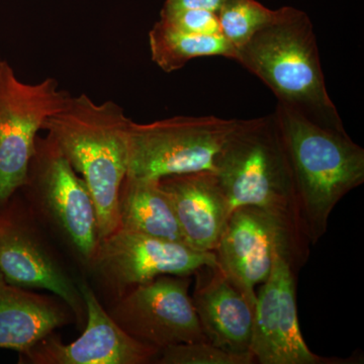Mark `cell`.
Instances as JSON below:
<instances>
[{
	"mask_svg": "<svg viewBox=\"0 0 364 364\" xmlns=\"http://www.w3.org/2000/svg\"><path fill=\"white\" fill-rule=\"evenodd\" d=\"M132 122L121 105L112 100L97 105L82 93L71 97L43 126L90 189L97 210L98 241L119 228Z\"/></svg>",
	"mask_w": 364,
	"mask_h": 364,
	"instance_id": "cell-1",
	"label": "cell"
},
{
	"mask_svg": "<svg viewBox=\"0 0 364 364\" xmlns=\"http://www.w3.org/2000/svg\"><path fill=\"white\" fill-rule=\"evenodd\" d=\"M235 61L267 85L279 104L320 126L345 131L326 87L312 21L303 11L284 6L279 20L237 49Z\"/></svg>",
	"mask_w": 364,
	"mask_h": 364,
	"instance_id": "cell-2",
	"label": "cell"
},
{
	"mask_svg": "<svg viewBox=\"0 0 364 364\" xmlns=\"http://www.w3.org/2000/svg\"><path fill=\"white\" fill-rule=\"evenodd\" d=\"M215 174L231 212L240 207L260 208L310 245L293 170L274 112L238 119L218 155Z\"/></svg>",
	"mask_w": 364,
	"mask_h": 364,
	"instance_id": "cell-3",
	"label": "cell"
},
{
	"mask_svg": "<svg viewBox=\"0 0 364 364\" xmlns=\"http://www.w3.org/2000/svg\"><path fill=\"white\" fill-rule=\"evenodd\" d=\"M298 193L308 240L315 245L327 232L340 200L364 182V150L346 131L314 123L277 102L274 112Z\"/></svg>",
	"mask_w": 364,
	"mask_h": 364,
	"instance_id": "cell-4",
	"label": "cell"
},
{
	"mask_svg": "<svg viewBox=\"0 0 364 364\" xmlns=\"http://www.w3.org/2000/svg\"><path fill=\"white\" fill-rule=\"evenodd\" d=\"M238 119L174 117L150 124L132 122L127 176L163 177L215 172V160Z\"/></svg>",
	"mask_w": 364,
	"mask_h": 364,
	"instance_id": "cell-5",
	"label": "cell"
},
{
	"mask_svg": "<svg viewBox=\"0 0 364 364\" xmlns=\"http://www.w3.org/2000/svg\"><path fill=\"white\" fill-rule=\"evenodd\" d=\"M70 98L56 79L21 82L13 67L0 60V205L26 186L38 133Z\"/></svg>",
	"mask_w": 364,
	"mask_h": 364,
	"instance_id": "cell-6",
	"label": "cell"
},
{
	"mask_svg": "<svg viewBox=\"0 0 364 364\" xmlns=\"http://www.w3.org/2000/svg\"><path fill=\"white\" fill-rule=\"evenodd\" d=\"M215 253L218 267L254 310L255 287L269 277L275 259L284 256L299 270L308 258L309 245L264 210L240 207L231 213Z\"/></svg>",
	"mask_w": 364,
	"mask_h": 364,
	"instance_id": "cell-7",
	"label": "cell"
},
{
	"mask_svg": "<svg viewBox=\"0 0 364 364\" xmlns=\"http://www.w3.org/2000/svg\"><path fill=\"white\" fill-rule=\"evenodd\" d=\"M189 286L191 277L161 275L119 296L109 314L134 339L160 351L205 341Z\"/></svg>",
	"mask_w": 364,
	"mask_h": 364,
	"instance_id": "cell-8",
	"label": "cell"
},
{
	"mask_svg": "<svg viewBox=\"0 0 364 364\" xmlns=\"http://www.w3.org/2000/svg\"><path fill=\"white\" fill-rule=\"evenodd\" d=\"M26 186H32L53 222L90 262L98 245L95 202L82 177L49 135L38 136Z\"/></svg>",
	"mask_w": 364,
	"mask_h": 364,
	"instance_id": "cell-9",
	"label": "cell"
},
{
	"mask_svg": "<svg viewBox=\"0 0 364 364\" xmlns=\"http://www.w3.org/2000/svg\"><path fill=\"white\" fill-rule=\"evenodd\" d=\"M105 282L123 294L161 275L191 277L218 265L215 251L196 250L183 242L163 240L117 228L98 241L90 261Z\"/></svg>",
	"mask_w": 364,
	"mask_h": 364,
	"instance_id": "cell-10",
	"label": "cell"
},
{
	"mask_svg": "<svg viewBox=\"0 0 364 364\" xmlns=\"http://www.w3.org/2000/svg\"><path fill=\"white\" fill-rule=\"evenodd\" d=\"M296 272L291 261L279 256L272 272L256 294L250 352L261 364H337L306 346L299 329Z\"/></svg>",
	"mask_w": 364,
	"mask_h": 364,
	"instance_id": "cell-11",
	"label": "cell"
},
{
	"mask_svg": "<svg viewBox=\"0 0 364 364\" xmlns=\"http://www.w3.org/2000/svg\"><path fill=\"white\" fill-rule=\"evenodd\" d=\"M85 301L86 327L79 338L65 344L53 333L23 354L33 364H145L160 350L134 339L114 322L85 282L79 284Z\"/></svg>",
	"mask_w": 364,
	"mask_h": 364,
	"instance_id": "cell-12",
	"label": "cell"
},
{
	"mask_svg": "<svg viewBox=\"0 0 364 364\" xmlns=\"http://www.w3.org/2000/svg\"><path fill=\"white\" fill-rule=\"evenodd\" d=\"M160 184L173 208L184 243L203 252L215 251L232 213L215 172L163 177Z\"/></svg>",
	"mask_w": 364,
	"mask_h": 364,
	"instance_id": "cell-13",
	"label": "cell"
},
{
	"mask_svg": "<svg viewBox=\"0 0 364 364\" xmlns=\"http://www.w3.org/2000/svg\"><path fill=\"white\" fill-rule=\"evenodd\" d=\"M0 272L21 289H40L58 296L82 321L86 310L79 287L25 227L0 220Z\"/></svg>",
	"mask_w": 364,
	"mask_h": 364,
	"instance_id": "cell-14",
	"label": "cell"
},
{
	"mask_svg": "<svg viewBox=\"0 0 364 364\" xmlns=\"http://www.w3.org/2000/svg\"><path fill=\"white\" fill-rule=\"evenodd\" d=\"M193 303L205 338L234 353L250 352L254 310L241 291L215 265L196 273Z\"/></svg>",
	"mask_w": 364,
	"mask_h": 364,
	"instance_id": "cell-15",
	"label": "cell"
},
{
	"mask_svg": "<svg viewBox=\"0 0 364 364\" xmlns=\"http://www.w3.org/2000/svg\"><path fill=\"white\" fill-rule=\"evenodd\" d=\"M68 320L54 299L13 286L0 272V348L25 354Z\"/></svg>",
	"mask_w": 364,
	"mask_h": 364,
	"instance_id": "cell-16",
	"label": "cell"
},
{
	"mask_svg": "<svg viewBox=\"0 0 364 364\" xmlns=\"http://www.w3.org/2000/svg\"><path fill=\"white\" fill-rule=\"evenodd\" d=\"M119 228L163 240L183 242L160 179L126 176L119 191Z\"/></svg>",
	"mask_w": 364,
	"mask_h": 364,
	"instance_id": "cell-17",
	"label": "cell"
},
{
	"mask_svg": "<svg viewBox=\"0 0 364 364\" xmlns=\"http://www.w3.org/2000/svg\"><path fill=\"white\" fill-rule=\"evenodd\" d=\"M149 46L153 62L167 73L179 70L200 57L236 58V49L223 36L182 32L161 21L150 31Z\"/></svg>",
	"mask_w": 364,
	"mask_h": 364,
	"instance_id": "cell-18",
	"label": "cell"
},
{
	"mask_svg": "<svg viewBox=\"0 0 364 364\" xmlns=\"http://www.w3.org/2000/svg\"><path fill=\"white\" fill-rule=\"evenodd\" d=\"M284 14L279 9H268L257 0H229L218 13L222 35L238 49L256 33L275 23Z\"/></svg>",
	"mask_w": 364,
	"mask_h": 364,
	"instance_id": "cell-19",
	"label": "cell"
},
{
	"mask_svg": "<svg viewBox=\"0 0 364 364\" xmlns=\"http://www.w3.org/2000/svg\"><path fill=\"white\" fill-rule=\"evenodd\" d=\"M154 363L159 364H251L252 353H234L207 341L191 342L167 347Z\"/></svg>",
	"mask_w": 364,
	"mask_h": 364,
	"instance_id": "cell-20",
	"label": "cell"
},
{
	"mask_svg": "<svg viewBox=\"0 0 364 364\" xmlns=\"http://www.w3.org/2000/svg\"><path fill=\"white\" fill-rule=\"evenodd\" d=\"M160 21L182 32L196 35L223 36L219 16L203 9L161 11Z\"/></svg>",
	"mask_w": 364,
	"mask_h": 364,
	"instance_id": "cell-21",
	"label": "cell"
},
{
	"mask_svg": "<svg viewBox=\"0 0 364 364\" xmlns=\"http://www.w3.org/2000/svg\"><path fill=\"white\" fill-rule=\"evenodd\" d=\"M229 0H166L163 11H182V9H203L219 13Z\"/></svg>",
	"mask_w": 364,
	"mask_h": 364,
	"instance_id": "cell-22",
	"label": "cell"
}]
</instances>
